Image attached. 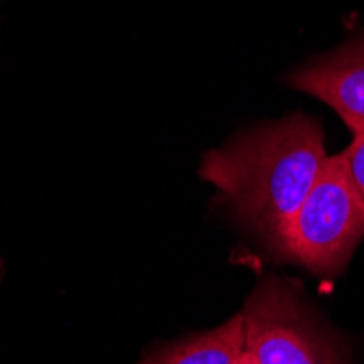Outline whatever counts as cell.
Listing matches in <instances>:
<instances>
[{"instance_id":"6da1fadb","label":"cell","mask_w":364,"mask_h":364,"mask_svg":"<svg viewBox=\"0 0 364 364\" xmlns=\"http://www.w3.org/2000/svg\"><path fill=\"white\" fill-rule=\"evenodd\" d=\"M327 159L318 122L296 114L208 153L201 177L245 225L277 247Z\"/></svg>"},{"instance_id":"7a4b0ae2","label":"cell","mask_w":364,"mask_h":364,"mask_svg":"<svg viewBox=\"0 0 364 364\" xmlns=\"http://www.w3.org/2000/svg\"><path fill=\"white\" fill-rule=\"evenodd\" d=\"M362 236L364 198L338 153L327 159L277 249L308 271L334 275L345 269Z\"/></svg>"},{"instance_id":"3957f363","label":"cell","mask_w":364,"mask_h":364,"mask_svg":"<svg viewBox=\"0 0 364 364\" xmlns=\"http://www.w3.org/2000/svg\"><path fill=\"white\" fill-rule=\"evenodd\" d=\"M240 314L245 351L257 364H349L345 347L279 279L257 286Z\"/></svg>"},{"instance_id":"277c9868","label":"cell","mask_w":364,"mask_h":364,"mask_svg":"<svg viewBox=\"0 0 364 364\" xmlns=\"http://www.w3.org/2000/svg\"><path fill=\"white\" fill-rule=\"evenodd\" d=\"M290 83L332 107L353 136L364 134V40L306 65Z\"/></svg>"},{"instance_id":"5b68a950","label":"cell","mask_w":364,"mask_h":364,"mask_svg":"<svg viewBox=\"0 0 364 364\" xmlns=\"http://www.w3.org/2000/svg\"><path fill=\"white\" fill-rule=\"evenodd\" d=\"M242 351L245 325L238 314L216 329L155 351L140 364H234Z\"/></svg>"},{"instance_id":"8992f818","label":"cell","mask_w":364,"mask_h":364,"mask_svg":"<svg viewBox=\"0 0 364 364\" xmlns=\"http://www.w3.org/2000/svg\"><path fill=\"white\" fill-rule=\"evenodd\" d=\"M345 168L353 181V186L358 188V192L364 198V134L362 136H353V142L349 144V149H345L341 153Z\"/></svg>"},{"instance_id":"52a82bcc","label":"cell","mask_w":364,"mask_h":364,"mask_svg":"<svg viewBox=\"0 0 364 364\" xmlns=\"http://www.w3.org/2000/svg\"><path fill=\"white\" fill-rule=\"evenodd\" d=\"M234 364H257V362L251 358V353H249V351H242V353H240V358H238Z\"/></svg>"}]
</instances>
